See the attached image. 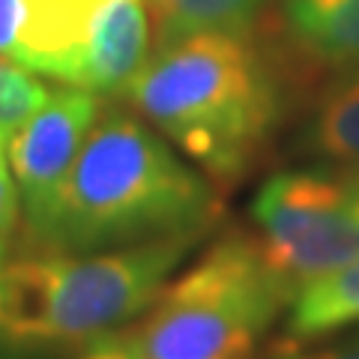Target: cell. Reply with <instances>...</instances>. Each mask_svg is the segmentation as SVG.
Masks as SVG:
<instances>
[{
  "label": "cell",
  "instance_id": "6da1fadb",
  "mask_svg": "<svg viewBox=\"0 0 359 359\" xmlns=\"http://www.w3.org/2000/svg\"><path fill=\"white\" fill-rule=\"evenodd\" d=\"M126 99L210 180L231 186L282 126L287 81L252 33L210 30L156 48Z\"/></svg>",
  "mask_w": 359,
  "mask_h": 359
},
{
  "label": "cell",
  "instance_id": "7a4b0ae2",
  "mask_svg": "<svg viewBox=\"0 0 359 359\" xmlns=\"http://www.w3.org/2000/svg\"><path fill=\"white\" fill-rule=\"evenodd\" d=\"M219 198L147 120L108 108L93 123L39 228L42 249L105 252L171 233H207Z\"/></svg>",
  "mask_w": 359,
  "mask_h": 359
},
{
  "label": "cell",
  "instance_id": "3957f363",
  "mask_svg": "<svg viewBox=\"0 0 359 359\" xmlns=\"http://www.w3.org/2000/svg\"><path fill=\"white\" fill-rule=\"evenodd\" d=\"M198 240L204 233H171L105 252H54L0 264V344L90 351L117 339L147 311Z\"/></svg>",
  "mask_w": 359,
  "mask_h": 359
},
{
  "label": "cell",
  "instance_id": "277c9868",
  "mask_svg": "<svg viewBox=\"0 0 359 359\" xmlns=\"http://www.w3.org/2000/svg\"><path fill=\"white\" fill-rule=\"evenodd\" d=\"M290 299V287L255 237H219L171 285H162L141 323L117 335L138 359H252Z\"/></svg>",
  "mask_w": 359,
  "mask_h": 359
},
{
  "label": "cell",
  "instance_id": "5b68a950",
  "mask_svg": "<svg viewBox=\"0 0 359 359\" xmlns=\"http://www.w3.org/2000/svg\"><path fill=\"white\" fill-rule=\"evenodd\" d=\"M252 222L264 257L294 297L302 285L359 257L351 177L318 168L269 174L252 198Z\"/></svg>",
  "mask_w": 359,
  "mask_h": 359
},
{
  "label": "cell",
  "instance_id": "8992f818",
  "mask_svg": "<svg viewBox=\"0 0 359 359\" xmlns=\"http://www.w3.org/2000/svg\"><path fill=\"white\" fill-rule=\"evenodd\" d=\"M99 117V96L81 87L51 90L42 108L9 141V165L30 237L48 219L66 174Z\"/></svg>",
  "mask_w": 359,
  "mask_h": 359
},
{
  "label": "cell",
  "instance_id": "52a82bcc",
  "mask_svg": "<svg viewBox=\"0 0 359 359\" xmlns=\"http://www.w3.org/2000/svg\"><path fill=\"white\" fill-rule=\"evenodd\" d=\"M150 30L147 0H105L87 30L69 87L96 96H126L135 75L147 63Z\"/></svg>",
  "mask_w": 359,
  "mask_h": 359
},
{
  "label": "cell",
  "instance_id": "ba28073f",
  "mask_svg": "<svg viewBox=\"0 0 359 359\" xmlns=\"http://www.w3.org/2000/svg\"><path fill=\"white\" fill-rule=\"evenodd\" d=\"M287 45L327 72L359 69V0H278Z\"/></svg>",
  "mask_w": 359,
  "mask_h": 359
},
{
  "label": "cell",
  "instance_id": "9c48e42d",
  "mask_svg": "<svg viewBox=\"0 0 359 359\" xmlns=\"http://www.w3.org/2000/svg\"><path fill=\"white\" fill-rule=\"evenodd\" d=\"M297 156L314 165L359 171V69L341 72L314 99L297 135Z\"/></svg>",
  "mask_w": 359,
  "mask_h": 359
},
{
  "label": "cell",
  "instance_id": "30bf717a",
  "mask_svg": "<svg viewBox=\"0 0 359 359\" xmlns=\"http://www.w3.org/2000/svg\"><path fill=\"white\" fill-rule=\"evenodd\" d=\"M287 339L314 341L359 323V257L302 285L287 306Z\"/></svg>",
  "mask_w": 359,
  "mask_h": 359
},
{
  "label": "cell",
  "instance_id": "8fae6325",
  "mask_svg": "<svg viewBox=\"0 0 359 359\" xmlns=\"http://www.w3.org/2000/svg\"><path fill=\"white\" fill-rule=\"evenodd\" d=\"M273 0H147L156 48L192 33H252Z\"/></svg>",
  "mask_w": 359,
  "mask_h": 359
},
{
  "label": "cell",
  "instance_id": "7c38bea8",
  "mask_svg": "<svg viewBox=\"0 0 359 359\" xmlns=\"http://www.w3.org/2000/svg\"><path fill=\"white\" fill-rule=\"evenodd\" d=\"M51 90L36 72L9 57H0V147L15 138V132L42 108Z\"/></svg>",
  "mask_w": 359,
  "mask_h": 359
},
{
  "label": "cell",
  "instance_id": "4fadbf2b",
  "mask_svg": "<svg viewBox=\"0 0 359 359\" xmlns=\"http://www.w3.org/2000/svg\"><path fill=\"white\" fill-rule=\"evenodd\" d=\"M264 359H359V332L344 335L339 341L314 339L311 347H309V341L285 339L276 347H269V353Z\"/></svg>",
  "mask_w": 359,
  "mask_h": 359
},
{
  "label": "cell",
  "instance_id": "5bb4252c",
  "mask_svg": "<svg viewBox=\"0 0 359 359\" xmlns=\"http://www.w3.org/2000/svg\"><path fill=\"white\" fill-rule=\"evenodd\" d=\"M25 21H27V0H0V57L15 60Z\"/></svg>",
  "mask_w": 359,
  "mask_h": 359
},
{
  "label": "cell",
  "instance_id": "9a60e30c",
  "mask_svg": "<svg viewBox=\"0 0 359 359\" xmlns=\"http://www.w3.org/2000/svg\"><path fill=\"white\" fill-rule=\"evenodd\" d=\"M18 189H15V180L13 174L6 171V162L0 156V243L13 240V233L18 231Z\"/></svg>",
  "mask_w": 359,
  "mask_h": 359
},
{
  "label": "cell",
  "instance_id": "2e32d148",
  "mask_svg": "<svg viewBox=\"0 0 359 359\" xmlns=\"http://www.w3.org/2000/svg\"><path fill=\"white\" fill-rule=\"evenodd\" d=\"M102 344H105V351H108V359H138V356H135L132 351H126V347H123L117 339L102 341Z\"/></svg>",
  "mask_w": 359,
  "mask_h": 359
},
{
  "label": "cell",
  "instance_id": "e0dca14e",
  "mask_svg": "<svg viewBox=\"0 0 359 359\" xmlns=\"http://www.w3.org/2000/svg\"><path fill=\"white\" fill-rule=\"evenodd\" d=\"M351 195H353V207L359 212V171H353V177H351Z\"/></svg>",
  "mask_w": 359,
  "mask_h": 359
},
{
  "label": "cell",
  "instance_id": "ac0fdd59",
  "mask_svg": "<svg viewBox=\"0 0 359 359\" xmlns=\"http://www.w3.org/2000/svg\"><path fill=\"white\" fill-rule=\"evenodd\" d=\"M84 359H108V351H105V344H96V347H90L87 356Z\"/></svg>",
  "mask_w": 359,
  "mask_h": 359
},
{
  "label": "cell",
  "instance_id": "d6986e66",
  "mask_svg": "<svg viewBox=\"0 0 359 359\" xmlns=\"http://www.w3.org/2000/svg\"><path fill=\"white\" fill-rule=\"evenodd\" d=\"M6 252H9V245H6V243H0V264H4V257H6Z\"/></svg>",
  "mask_w": 359,
  "mask_h": 359
},
{
  "label": "cell",
  "instance_id": "ffe728a7",
  "mask_svg": "<svg viewBox=\"0 0 359 359\" xmlns=\"http://www.w3.org/2000/svg\"><path fill=\"white\" fill-rule=\"evenodd\" d=\"M0 150H4V147H0Z\"/></svg>",
  "mask_w": 359,
  "mask_h": 359
}]
</instances>
